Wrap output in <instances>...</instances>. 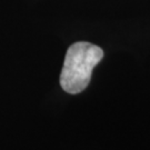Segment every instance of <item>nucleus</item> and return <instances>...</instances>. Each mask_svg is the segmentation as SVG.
Returning <instances> with one entry per match:
<instances>
[{
	"label": "nucleus",
	"mask_w": 150,
	"mask_h": 150,
	"mask_svg": "<svg viewBox=\"0 0 150 150\" xmlns=\"http://www.w3.org/2000/svg\"><path fill=\"white\" fill-rule=\"evenodd\" d=\"M103 58L100 47L80 41L71 45L66 54L60 75V85L68 93H79L86 89L91 79L92 70Z\"/></svg>",
	"instance_id": "f257e3e1"
}]
</instances>
